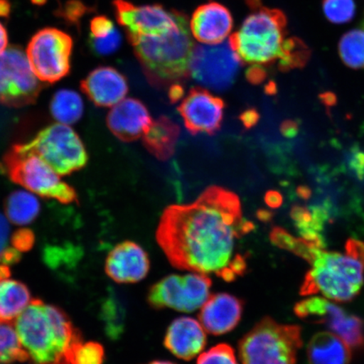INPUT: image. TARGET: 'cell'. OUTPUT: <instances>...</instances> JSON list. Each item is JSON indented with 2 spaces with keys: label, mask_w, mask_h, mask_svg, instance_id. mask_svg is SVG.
Wrapping results in <instances>:
<instances>
[{
  "label": "cell",
  "mask_w": 364,
  "mask_h": 364,
  "mask_svg": "<svg viewBox=\"0 0 364 364\" xmlns=\"http://www.w3.org/2000/svg\"><path fill=\"white\" fill-rule=\"evenodd\" d=\"M255 229L243 218L237 195L212 186L192 203L164 210L156 237L171 265L177 269L215 274L235 281L247 269L238 241Z\"/></svg>",
  "instance_id": "obj_1"
},
{
  "label": "cell",
  "mask_w": 364,
  "mask_h": 364,
  "mask_svg": "<svg viewBox=\"0 0 364 364\" xmlns=\"http://www.w3.org/2000/svg\"><path fill=\"white\" fill-rule=\"evenodd\" d=\"M15 326L23 348L36 364H70L71 349L81 341L65 312L39 299L31 300Z\"/></svg>",
  "instance_id": "obj_2"
},
{
  "label": "cell",
  "mask_w": 364,
  "mask_h": 364,
  "mask_svg": "<svg viewBox=\"0 0 364 364\" xmlns=\"http://www.w3.org/2000/svg\"><path fill=\"white\" fill-rule=\"evenodd\" d=\"M127 40L153 86L170 87L188 78L195 44L188 16L166 33L129 36Z\"/></svg>",
  "instance_id": "obj_3"
},
{
  "label": "cell",
  "mask_w": 364,
  "mask_h": 364,
  "mask_svg": "<svg viewBox=\"0 0 364 364\" xmlns=\"http://www.w3.org/2000/svg\"><path fill=\"white\" fill-rule=\"evenodd\" d=\"M311 269L306 273L299 294L311 296L321 294L339 303L352 301L364 283V265L347 253L313 250Z\"/></svg>",
  "instance_id": "obj_4"
},
{
  "label": "cell",
  "mask_w": 364,
  "mask_h": 364,
  "mask_svg": "<svg viewBox=\"0 0 364 364\" xmlns=\"http://www.w3.org/2000/svg\"><path fill=\"white\" fill-rule=\"evenodd\" d=\"M287 35V18L277 9L262 7L244 21L230 36L232 49L241 61L250 65H271L280 59Z\"/></svg>",
  "instance_id": "obj_5"
},
{
  "label": "cell",
  "mask_w": 364,
  "mask_h": 364,
  "mask_svg": "<svg viewBox=\"0 0 364 364\" xmlns=\"http://www.w3.org/2000/svg\"><path fill=\"white\" fill-rule=\"evenodd\" d=\"M302 346L301 327L265 317L241 338L239 356L242 364H297Z\"/></svg>",
  "instance_id": "obj_6"
},
{
  "label": "cell",
  "mask_w": 364,
  "mask_h": 364,
  "mask_svg": "<svg viewBox=\"0 0 364 364\" xmlns=\"http://www.w3.org/2000/svg\"><path fill=\"white\" fill-rule=\"evenodd\" d=\"M0 168L12 181L31 193L62 203L78 202L75 190L35 154L23 152L14 146L3 158Z\"/></svg>",
  "instance_id": "obj_7"
},
{
  "label": "cell",
  "mask_w": 364,
  "mask_h": 364,
  "mask_svg": "<svg viewBox=\"0 0 364 364\" xmlns=\"http://www.w3.org/2000/svg\"><path fill=\"white\" fill-rule=\"evenodd\" d=\"M15 146L42 158L60 176L82 169L88 161L87 152L79 135L70 126L62 124L46 127L29 143Z\"/></svg>",
  "instance_id": "obj_8"
},
{
  "label": "cell",
  "mask_w": 364,
  "mask_h": 364,
  "mask_svg": "<svg viewBox=\"0 0 364 364\" xmlns=\"http://www.w3.org/2000/svg\"><path fill=\"white\" fill-rule=\"evenodd\" d=\"M212 284L208 275L198 272L167 276L151 287L148 301L154 309L193 312L201 309L211 295Z\"/></svg>",
  "instance_id": "obj_9"
},
{
  "label": "cell",
  "mask_w": 364,
  "mask_h": 364,
  "mask_svg": "<svg viewBox=\"0 0 364 364\" xmlns=\"http://www.w3.org/2000/svg\"><path fill=\"white\" fill-rule=\"evenodd\" d=\"M73 39L55 28H44L31 39L26 56L41 81L55 83L70 70Z\"/></svg>",
  "instance_id": "obj_10"
},
{
  "label": "cell",
  "mask_w": 364,
  "mask_h": 364,
  "mask_svg": "<svg viewBox=\"0 0 364 364\" xmlns=\"http://www.w3.org/2000/svg\"><path fill=\"white\" fill-rule=\"evenodd\" d=\"M27 56L19 48H9L0 54V103L21 107L36 102L41 91Z\"/></svg>",
  "instance_id": "obj_11"
},
{
  "label": "cell",
  "mask_w": 364,
  "mask_h": 364,
  "mask_svg": "<svg viewBox=\"0 0 364 364\" xmlns=\"http://www.w3.org/2000/svg\"><path fill=\"white\" fill-rule=\"evenodd\" d=\"M242 65L229 41L217 45H195L190 75L199 83L217 90L229 88Z\"/></svg>",
  "instance_id": "obj_12"
},
{
  "label": "cell",
  "mask_w": 364,
  "mask_h": 364,
  "mask_svg": "<svg viewBox=\"0 0 364 364\" xmlns=\"http://www.w3.org/2000/svg\"><path fill=\"white\" fill-rule=\"evenodd\" d=\"M295 315L313 324L324 325L355 350L364 348V321L329 300L311 297L295 304Z\"/></svg>",
  "instance_id": "obj_13"
},
{
  "label": "cell",
  "mask_w": 364,
  "mask_h": 364,
  "mask_svg": "<svg viewBox=\"0 0 364 364\" xmlns=\"http://www.w3.org/2000/svg\"><path fill=\"white\" fill-rule=\"evenodd\" d=\"M113 6L118 24L124 27L127 38L166 33L186 16L161 4L139 6L126 0H114Z\"/></svg>",
  "instance_id": "obj_14"
},
{
  "label": "cell",
  "mask_w": 364,
  "mask_h": 364,
  "mask_svg": "<svg viewBox=\"0 0 364 364\" xmlns=\"http://www.w3.org/2000/svg\"><path fill=\"white\" fill-rule=\"evenodd\" d=\"M225 102L208 90L191 89L178 107V112L191 134L215 135L221 129L224 119Z\"/></svg>",
  "instance_id": "obj_15"
},
{
  "label": "cell",
  "mask_w": 364,
  "mask_h": 364,
  "mask_svg": "<svg viewBox=\"0 0 364 364\" xmlns=\"http://www.w3.org/2000/svg\"><path fill=\"white\" fill-rule=\"evenodd\" d=\"M150 268L148 254L139 245L124 241L116 245L106 261L107 274L118 284H135L145 279Z\"/></svg>",
  "instance_id": "obj_16"
},
{
  "label": "cell",
  "mask_w": 364,
  "mask_h": 364,
  "mask_svg": "<svg viewBox=\"0 0 364 364\" xmlns=\"http://www.w3.org/2000/svg\"><path fill=\"white\" fill-rule=\"evenodd\" d=\"M233 17L223 4L212 1L202 4L193 14L190 31L193 38L205 45L224 43L233 28Z\"/></svg>",
  "instance_id": "obj_17"
},
{
  "label": "cell",
  "mask_w": 364,
  "mask_h": 364,
  "mask_svg": "<svg viewBox=\"0 0 364 364\" xmlns=\"http://www.w3.org/2000/svg\"><path fill=\"white\" fill-rule=\"evenodd\" d=\"M107 122L108 129L124 142H133L143 136L153 122L147 107L134 98L124 99L115 105Z\"/></svg>",
  "instance_id": "obj_18"
},
{
  "label": "cell",
  "mask_w": 364,
  "mask_h": 364,
  "mask_svg": "<svg viewBox=\"0 0 364 364\" xmlns=\"http://www.w3.org/2000/svg\"><path fill=\"white\" fill-rule=\"evenodd\" d=\"M243 313V302L235 296L220 293L209 296L199 313V322L212 335L233 331Z\"/></svg>",
  "instance_id": "obj_19"
},
{
  "label": "cell",
  "mask_w": 364,
  "mask_h": 364,
  "mask_svg": "<svg viewBox=\"0 0 364 364\" xmlns=\"http://www.w3.org/2000/svg\"><path fill=\"white\" fill-rule=\"evenodd\" d=\"M82 90L95 106L111 107L129 92L126 77L112 67H99L81 82Z\"/></svg>",
  "instance_id": "obj_20"
},
{
  "label": "cell",
  "mask_w": 364,
  "mask_h": 364,
  "mask_svg": "<svg viewBox=\"0 0 364 364\" xmlns=\"http://www.w3.org/2000/svg\"><path fill=\"white\" fill-rule=\"evenodd\" d=\"M164 343L176 357L191 360L201 353L206 346V331L194 318L181 317L171 323Z\"/></svg>",
  "instance_id": "obj_21"
},
{
  "label": "cell",
  "mask_w": 364,
  "mask_h": 364,
  "mask_svg": "<svg viewBox=\"0 0 364 364\" xmlns=\"http://www.w3.org/2000/svg\"><path fill=\"white\" fill-rule=\"evenodd\" d=\"M309 364H350L352 348L338 335L329 331L318 332L308 344Z\"/></svg>",
  "instance_id": "obj_22"
},
{
  "label": "cell",
  "mask_w": 364,
  "mask_h": 364,
  "mask_svg": "<svg viewBox=\"0 0 364 364\" xmlns=\"http://www.w3.org/2000/svg\"><path fill=\"white\" fill-rule=\"evenodd\" d=\"M180 127L166 117H159L143 135V144L159 161H166L175 153Z\"/></svg>",
  "instance_id": "obj_23"
},
{
  "label": "cell",
  "mask_w": 364,
  "mask_h": 364,
  "mask_svg": "<svg viewBox=\"0 0 364 364\" xmlns=\"http://www.w3.org/2000/svg\"><path fill=\"white\" fill-rule=\"evenodd\" d=\"M31 301L30 291L25 284L8 279L0 281V321L15 320Z\"/></svg>",
  "instance_id": "obj_24"
},
{
  "label": "cell",
  "mask_w": 364,
  "mask_h": 364,
  "mask_svg": "<svg viewBox=\"0 0 364 364\" xmlns=\"http://www.w3.org/2000/svg\"><path fill=\"white\" fill-rule=\"evenodd\" d=\"M40 210L41 205L38 198L26 191H16L6 200L7 218L16 225H30L38 218Z\"/></svg>",
  "instance_id": "obj_25"
},
{
  "label": "cell",
  "mask_w": 364,
  "mask_h": 364,
  "mask_svg": "<svg viewBox=\"0 0 364 364\" xmlns=\"http://www.w3.org/2000/svg\"><path fill=\"white\" fill-rule=\"evenodd\" d=\"M50 110L59 124L72 125L80 120L84 113V103L79 93L63 89L53 95Z\"/></svg>",
  "instance_id": "obj_26"
},
{
  "label": "cell",
  "mask_w": 364,
  "mask_h": 364,
  "mask_svg": "<svg viewBox=\"0 0 364 364\" xmlns=\"http://www.w3.org/2000/svg\"><path fill=\"white\" fill-rule=\"evenodd\" d=\"M101 318L108 338L112 340L121 338L124 331L125 309L121 299L112 291L103 300Z\"/></svg>",
  "instance_id": "obj_27"
},
{
  "label": "cell",
  "mask_w": 364,
  "mask_h": 364,
  "mask_svg": "<svg viewBox=\"0 0 364 364\" xmlns=\"http://www.w3.org/2000/svg\"><path fill=\"white\" fill-rule=\"evenodd\" d=\"M18 336L10 322L0 321V364H11L28 359Z\"/></svg>",
  "instance_id": "obj_28"
},
{
  "label": "cell",
  "mask_w": 364,
  "mask_h": 364,
  "mask_svg": "<svg viewBox=\"0 0 364 364\" xmlns=\"http://www.w3.org/2000/svg\"><path fill=\"white\" fill-rule=\"evenodd\" d=\"M338 51L346 65L354 70H364V29L352 30L343 35Z\"/></svg>",
  "instance_id": "obj_29"
},
{
  "label": "cell",
  "mask_w": 364,
  "mask_h": 364,
  "mask_svg": "<svg viewBox=\"0 0 364 364\" xmlns=\"http://www.w3.org/2000/svg\"><path fill=\"white\" fill-rule=\"evenodd\" d=\"M311 57V50L302 40L296 38H287L283 54L279 60L281 71L288 72L294 68L306 66Z\"/></svg>",
  "instance_id": "obj_30"
},
{
  "label": "cell",
  "mask_w": 364,
  "mask_h": 364,
  "mask_svg": "<svg viewBox=\"0 0 364 364\" xmlns=\"http://www.w3.org/2000/svg\"><path fill=\"white\" fill-rule=\"evenodd\" d=\"M105 352L102 346L94 341H80L72 348L68 361L70 364H103Z\"/></svg>",
  "instance_id": "obj_31"
},
{
  "label": "cell",
  "mask_w": 364,
  "mask_h": 364,
  "mask_svg": "<svg viewBox=\"0 0 364 364\" xmlns=\"http://www.w3.org/2000/svg\"><path fill=\"white\" fill-rule=\"evenodd\" d=\"M323 11L327 20L335 24H344L353 20L356 6L353 0H324Z\"/></svg>",
  "instance_id": "obj_32"
},
{
  "label": "cell",
  "mask_w": 364,
  "mask_h": 364,
  "mask_svg": "<svg viewBox=\"0 0 364 364\" xmlns=\"http://www.w3.org/2000/svg\"><path fill=\"white\" fill-rule=\"evenodd\" d=\"M81 256V250L65 245V247H47L44 250L43 258L48 266L52 268H58L61 266L74 265V262L79 260Z\"/></svg>",
  "instance_id": "obj_33"
},
{
  "label": "cell",
  "mask_w": 364,
  "mask_h": 364,
  "mask_svg": "<svg viewBox=\"0 0 364 364\" xmlns=\"http://www.w3.org/2000/svg\"><path fill=\"white\" fill-rule=\"evenodd\" d=\"M197 364H239L230 345L218 344L199 355Z\"/></svg>",
  "instance_id": "obj_34"
},
{
  "label": "cell",
  "mask_w": 364,
  "mask_h": 364,
  "mask_svg": "<svg viewBox=\"0 0 364 364\" xmlns=\"http://www.w3.org/2000/svg\"><path fill=\"white\" fill-rule=\"evenodd\" d=\"M90 47L95 54L105 56L110 55L117 51L122 44V36L117 28L109 34L106 38H90Z\"/></svg>",
  "instance_id": "obj_35"
},
{
  "label": "cell",
  "mask_w": 364,
  "mask_h": 364,
  "mask_svg": "<svg viewBox=\"0 0 364 364\" xmlns=\"http://www.w3.org/2000/svg\"><path fill=\"white\" fill-rule=\"evenodd\" d=\"M88 11L89 8L80 0H68L65 6L59 9L58 15L68 23L75 24Z\"/></svg>",
  "instance_id": "obj_36"
},
{
  "label": "cell",
  "mask_w": 364,
  "mask_h": 364,
  "mask_svg": "<svg viewBox=\"0 0 364 364\" xmlns=\"http://www.w3.org/2000/svg\"><path fill=\"white\" fill-rule=\"evenodd\" d=\"M270 240L276 247L291 252H294L298 243V238L294 237L288 231L279 227L273 228L270 233Z\"/></svg>",
  "instance_id": "obj_37"
},
{
  "label": "cell",
  "mask_w": 364,
  "mask_h": 364,
  "mask_svg": "<svg viewBox=\"0 0 364 364\" xmlns=\"http://www.w3.org/2000/svg\"><path fill=\"white\" fill-rule=\"evenodd\" d=\"M115 29L112 21L105 16L95 17L90 22L91 38H106Z\"/></svg>",
  "instance_id": "obj_38"
},
{
  "label": "cell",
  "mask_w": 364,
  "mask_h": 364,
  "mask_svg": "<svg viewBox=\"0 0 364 364\" xmlns=\"http://www.w3.org/2000/svg\"><path fill=\"white\" fill-rule=\"evenodd\" d=\"M13 247L20 250V252H26L33 247L34 235L33 231L26 229L17 230L12 237Z\"/></svg>",
  "instance_id": "obj_39"
},
{
  "label": "cell",
  "mask_w": 364,
  "mask_h": 364,
  "mask_svg": "<svg viewBox=\"0 0 364 364\" xmlns=\"http://www.w3.org/2000/svg\"><path fill=\"white\" fill-rule=\"evenodd\" d=\"M348 166L358 180L364 179V151L361 149L354 148L348 157Z\"/></svg>",
  "instance_id": "obj_40"
},
{
  "label": "cell",
  "mask_w": 364,
  "mask_h": 364,
  "mask_svg": "<svg viewBox=\"0 0 364 364\" xmlns=\"http://www.w3.org/2000/svg\"><path fill=\"white\" fill-rule=\"evenodd\" d=\"M346 253L357 259L364 265V242L360 240L350 239L346 243Z\"/></svg>",
  "instance_id": "obj_41"
},
{
  "label": "cell",
  "mask_w": 364,
  "mask_h": 364,
  "mask_svg": "<svg viewBox=\"0 0 364 364\" xmlns=\"http://www.w3.org/2000/svg\"><path fill=\"white\" fill-rule=\"evenodd\" d=\"M9 220L0 213V258H1L4 250L8 248L9 240H10L11 227Z\"/></svg>",
  "instance_id": "obj_42"
},
{
  "label": "cell",
  "mask_w": 364,
  "mask_h": 364,
  "mask_svg": "<svg viewBox=\"0 0 364 364\" xmlns=\"http://www.w3.org/2000/svg\"><path fill=\"white\" fill-rule=\"evenodd\" d=\"M240 119L245 129H252L253 127L257 124L260 115L255 108H249L247 110L244 111L240 116Z\"/></svg>",
  "instance_id": "obj_43"
},
{
  "label": "cell",
  "mask_w": 364,
  "mask_h": 364,
  "mask_svg": "<svg viewBox=\"0 0 364 364\" xmlns=\"http://www.w3.org/2000/svg\"><path fill=\"white\" fill-rule=\"evenodd\" d=\"M247 77L250 83L259 85L266 79L267 73L260 65H254L247 70Z\"/></svg>",
  "instance_id": "obj_44"
},
{
  "label": "cell",
  "mask_w": 364,
  "mask_h": 364,
  "mask_svg": "<svg viewBox=\"0 0 364 364\" xmlns=\"http://www.w3.org/2000/svg\"><path fill=\"white\" fill-rule=\"evenodd\" d=\"M21 257L20 250H16L15 247H8L4 250L1 258H0V262L6 266L12 265V264L19 262Z\"/></svg>",
  "instance_id": "obj_45"
},
{
  "label": "cell",
  "mask_w": 364,
  "mask_h": 364,
  "mask_svg": "<svg viewBox=\"0 0 364 364\" xmlns=\"http://www.w3.org/2000/svg\"><path fill=\"white\" fill-rule=\"evenodd\" d=\"M299 129L298 122L293 120L284 122L280 127L282 134L289 139H292L297 136Z\"/></svg>",
  "instance_id": "obj_46"
},
{
  "label": "cell",
  "mask_w": 364,
  "mask_h": 364,
  "mask_svg": "<svg viewBox=\"0 0 364 364\" xmlns=\"http://www.w3.org/2000/svg\"><path fill=\"white\" fill-rule=\"evenodd\" d=\"M265 202L272 208H279L284 202L283 196L277 191H268L265 195Z\"/></svg>",
  "instance_id": "obj_47"
},
{
  "label": "cell",
  "mask_w": 364,
  "mask_h": 364,
  "mask_svg": "<svg viewBox=\"0 0 364 364\" xmlns=\"http://www.w3.org/2000/svg\"><path fill=\"white\" fill-rule=\"evenodd\" d=\"M184 95V89L180 83L173 84L169 87V99L171 103H176L181 101Z\"/></svg>",
  "instance_id": "obj_48"
},
{
  "label": "cell",
  "mask_w": 364,
  "mask_h": 364,
  "mask_svg": "<svg viewBox=\"0 0 364 364\" xmlns=\"http://www.w3.org/2000/svg\"><path fill=\"white\" fill-rule=\"evenodd\" d=\"M320 97L321 102L327 107L335 106L336 102H338L336 95L334 93L330 92V91L320 95V97Z\"/></svg>",
  "instance_id": "obj_49"
},
{
  "label": "cell",
  "mask_w": 364,
  "mask_h": 364,
  "mask_svg": "<svg viewBox=\"0 0 364 364\" xmlns=\"http://www.w3.org/2000/svg\"><path fill=\"white\" fill-rule=\"evenodd\" d=\"M8 34L4 26L0 23V54L3 53L7 49Z\"/></svg>",
  "instance_id": "obj_50"
},
{
  "label": "cell",
  "mask_w": 364,
  "mask_h": 364,
  "mask_svg": "<svg viewBox=\"0 0 364 364\" xmlns=\"http://www.w3.org/2000/svg\"><path fill=\"white\" fill-rule=\"evenodd\" d=\"M11 12V4L9 0H0V17L7 18Z\"/></svg>",
  "instance_id": "obj_51"
},
{
  "label": "cell",
  "mask_w": 364,
  "mask_h": 364,
  "mask_svg": "<svg viewBox=\"0 0 364 364\" xmlns=\"http://www.w3.org/2000/svg\"><path fill=\"white\" fill-rule=\"evenodd\" d=\"M296 192L299 197L304 200H308L311 197V190L307 186H299Z\"/></svg>",
  "instance_id": "obj_52"
},
{
  "label": "cell",
  "mask_w": 364,
  "mask_h": 364,
  "mask_svg": "<svg viewBox=\"0 0 364 364\" xmlns=\"http://www.w3.org/2000/svg\"><path fill=\"white\" fill-rule=\"evenodd\" d=\"M250 10L257 11L262 7V0H244Z\"/></svg>",
  "instance_id": "obj_53"
},
{
  "label": "cell",
  "mask_w": 364,
  "mask_h": 364,
  "mask_svg": "<svg viewBox=\"0 0 364 364\" xmlns=\"http://www.w3.org/2000/svg\"><path fill=\"white\" fill-rule=\"evenodd\" d=\"M257 217L259 220L263 222H268L270 221L272 217V213L267 210H259L257 212Z\"/></svg>",
  "instance_id": "obj_54"
},
{
  "label": "cell",
  "mask_w": 364,
  "mask_h": 364,
  "mask_svg": "<svg viewBox=\"0 0 364 364\" xmlns=\"http://www.w3.org/2000/svg\"><path fill=\"white\" fill-rule=\"evenodd\" d=\"M11 276L10 269H9L8 266L4 265L2 264L0 266V281L8 279L9 277Z\"/></svg>",
  "instance_id": "obj_55"
},
{
  "label": "cell",
  "mask_w": 364,
  "mask_h": 364,
  "mask_svg": "<svg viewBox=\"0 0 364 364\" xmlns=\"http://www.w3.org/2000/svg\"><path fill=\"white\" fill-rule=\"evenodd\" d=\"M265 92L267 95H275L277 93V85L274 82H269L265 88Z\"/></svg>",
  "instance_id": "obj_56"
},
{
  "label": "cell",
  "mask_w": 364,
  "mask_h": 364,
  "mask_svg": "<svg viewBox=\"0 0 364 364\" xmlns=\"http://www.w3.org/2000/svg\"><path fill=\"white\" fill-rule=\"evenodd\" d=\"M31 2L36 4V6H43V4L47 2V0H31Z\"/></svg>",
  "instance_id": "obj_57"
},
{
  "label": "cell",
  "mask_w": 364,
  "mask_h": 364,
  "mask_svg": "<svg viewBox=\"0 0 364 364\" xmlns=\"http://www.w3.org/2000/svg\"><path fill=\"white\" fill-rule=\"evenodd\" d=\"M149 364H175L171 362H167V361H154Z\"/></svg>",
  "instance_id": "obj_58"
},
{
  "label": "cell",
  "mask_w": 364,
  "mask_h": 364,
  "mask_svg": "<svg viewBox=\"0 0 364 364\" xmlns=\"http://www.w3.org/2000/svg\"><path fill=\"white\" fill-rule=\"evenodd\" d=\"M363 29H364V22H363Z\"/></svg>",
  "instance_id": "obj_59"
}]
</instances>
